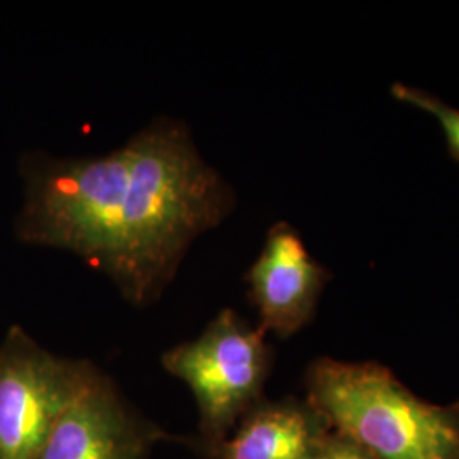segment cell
<instances>
[{"label":"cell","mask_w":459,"mask_h":459,"mask_svg":"<svg viewBox=\"0 0 459 459\" xmlns=\"http://www.w3.org/2000/svg\"><path fill=\"white\" fill-rule=\"evenodd\" d=\"M235 203L189 128L160 117L104 155L34 159L17 231L24 242L72 252L126 301L147 307Z\"/></svg>","instance_id":"obj_1"},{"label":"cell","mask_w":459,"mask_h":459,"mask_svg":"<svg viewBox=\"0 0 459 459\" xmlns=\"http://www.w3.org/2000/svg\"><path fill=\"white\" fill-rule=\"evenodd\" d=\"M305 386L332 429L377 459H459V400L429 403L377 362L330 358L308 366Z\"/></svg>","instance_id":"obj_2"},{"label":"cell","mask_w":459,"mask_h":459,"mask_svg":"<svg viewBox=\"0 0 459 459\" xmlns=\"http://www.w3.org/2000/svg\"><path fill=\"white\" fill-rule=\"evenodd\" d=\"M162 366L184 381L196 400L197 441L218 443L263 402L273 349L261 328L223 308L196 339L169 349Z\"/></svg>","instance_id":"obj_3"},{"label":"cell","mask_w":459,"mask_h":459,"mask_svg":"<svg viewBox=\"0 0 459 459\" xmlns=\"http://www.w3.org/2000/svg\"><path fill=\"white\" fill-rule=\"evenodd\" d=\"M94 369L11 328L0 344V459H39L58 417Z\"/></svg>","instance_id":"obj_4"},{"label":"cell","mask_w":459,"mask_h":459,"mask_svg":"<svg viewBox=\"0 0 459 459\" xmlns=\"http://www.w3.org/2000/svg\"><path fill=\"white\" fill-rule=\"evenodd\" d=\"M167 437L96 368L58 417L39 459H150L152 447Z\"/></svg>","instance_id":"obj_5"},{"label":"cell","mask_w":459,"mask_h":459,"mask_svg":"<svg viewBox=\"0 0 459 459\" xmlns=\"http://www.w3.org/2000/svg\"><path fill=\"white\" fill-rule=\"evenodd\" d=\"M330 278V271L313 259L299 233L290 223H276L246 274L248 299L259 313L257 327L281 339L298 333L312 322Z\"/></svg>","instance_id":"obj_6"},{"label":"cell","mask_w":459,"mask_h":459,"mask_svg":"<svg viewBox=\"0 0 459 459\" xmlns=\"http://www.w3.org/2000/svg\"><path fill=\"white\" fill-rule=\"evenodd\" d=\"M332 426L308 400H263L218 443L195 447L208 459H318Z\"/></svg>","instance_id":"obj_7"},{"label":"cell","mask_w":459,"mask_h":459,"mask_svg":"<svg viewBox=\"0 0 459 459\" xmlns=\"http://www.w3.org/2000/svg\"><path fill=\"white\" fill-rule=\"evenodd\" d=\"M392 96L400 102L415 106L429 115L434 116L443 128L451 157L459 162V109H455L443 100L422 89H415L405 83H394Z\"/></svg>","instance_id":"obj_8"},{"label":"cell","mask_w":459,"mask_h":459,"mask_svg":"<svg viewBox=\"0 0 459 459\" xmlns=\"http://www.w3.org/2000/svg\"><path fill=\"white\" fill-rule=\"evenodd\" d=\"M318 459H377L364 446L339 430L330 432Z\"/></svg>","instance_id":"obj_9"}]
</instances>
